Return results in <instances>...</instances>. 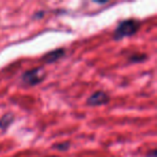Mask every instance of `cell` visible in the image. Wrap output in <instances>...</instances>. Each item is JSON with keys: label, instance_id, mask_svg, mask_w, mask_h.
Wrapping results in <instances>:
<instances>
[{"label": "cell", "instance_id": "obj_1", "mask_svg": "<svg viewBox=\"0 0 157 157\" xmlns=\"http://www.w3.org/2000/svg\"><path fill=\"white\" fill-rule=\"evenodd\" d=\"M140 29V22L136 18H127L124 20L117 25L113 33V38L118 41V40L125 39V38L131 37L136 35L138 30Z\"/></svg>", "mask_w": 157, "mask_h": 157}, {"label": "cell", "instance_id": "obj_2", "mask_svg": "<svg viewBox=\"0 0 157 157\" xmlns=\"http://www.w3.org/2000/svg\"><path fill=\"white\" fill-rule=\"evenodd\" d=\"M45 78V73L43 72L42 68H33L30 70H27L23 73L22 81L25 85L35 86L43 82Z\"/></svg>", "mask_w": 157, "mask_h": 157}, {"label": "cell", "instance_id": "obj_3", "mask_svg": "<svg viewBox=\"0 0 157 157\" xmlns=\"http://www.w3.org/2000/svg\"><path fill=\"white\" fill-rule=\"evenodd\" d=\"M86 102L90 107H101L110 102V96L103 90H97L88 97Z\"/></svg>", "mask_w": 157, "mask_h": 157}, {"label": "cell", "instance_id": "obj_4", "mask_svg": "<svg viewBox=\"0 0 157 157\" xmlns=\"http://www.w3.org/2000/svg\"><path fill=\"white\" fill-rule=\"evenodd\" d=\"M66 55V50L65 48H56L54 51H51L48 54H45L42 57V60L45 63H56L57 60H59L60 58H63Z\"/></svg>", "mask_w": 157, "mask_h": 157}, {"label": "cell", "instance_id": "obj_5", "mask_svg": "<svg viewBox=\"0 0 157 157\" xmlns=\"http://www.w3.org/2000/svg\"><path fill=\"white\" fill-rule=\"evenodd\" d=\"M14 120V115L11 113H7L2 116V117L0 118V129H2V130H6L10 125L12 124Z\"/></svg>", "mask_w": 157, "mask_h": 157}, {"label": "cell", "instance_id": "obj_6", "mask_svg": "<svg viewBox=\"0 0 157 157\" xmlns=\"http://www.w3.org/2000/svg\"><path fill=\"white\" fill-rule=\"evenodd\" d=\"M146 59V55L145 54H139V53H135L132 54L130 57L128 58V60L132 63H142Z\"/></svg>", "mask_w": 157, "mask_h": 157}, {"label": "cell", "instance_id": "obj_7", "mask_svg": "<svg viewBox=\"0 0 157 157\" xmlns=\"http://www.w3.org/2000/svg\"><path fill=\"white\" fill-rule=\"evenodd\" d=\"M70 147V143L69 142H63V143H59V144H55L53 145V148L58 151H67Z\"/></svg>", "mask_w": 157, "mask_h": 157}, {"label": "cell", "instance_id": "obj_8", "mask_svg": "<svg viewBox=\"0 0 157 157\" xmlns=\"http://www.w3.org/2000/svg\"><path fill=\"white\" fill-rule=\"evenodd\" d=\"M48 157H58V156H48Z\"/></svg>", "mask_w": 157, "mask_h": 157}]
</instances>
